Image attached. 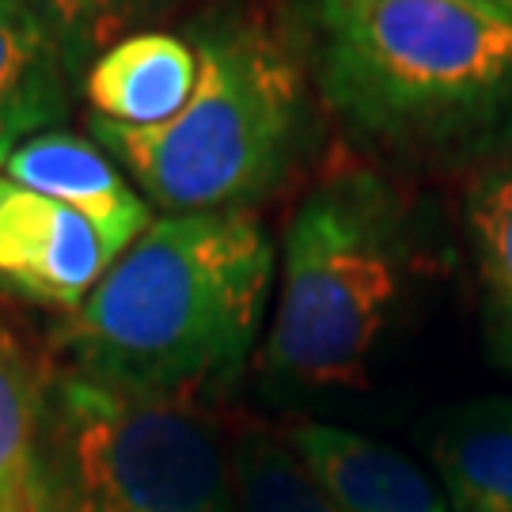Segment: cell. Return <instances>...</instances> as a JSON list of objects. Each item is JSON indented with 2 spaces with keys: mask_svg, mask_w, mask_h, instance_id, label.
<instances>
[{
  "mask_svg": "<svg viewBox=\"0 0 512 512\" xmlns=\"http://www.w3.org/2000/svg\"><path fill=\"white\" fill-rule=\"evenodd\" d=\"M274 285V243L251 209L164 213L73 311L76 372L107 387L198 399L247 365Z\"/></svg>",
  "mask_w": 512,
  "mask_h": 512,
  "instance_id": "obj_1",
  "label": "cell"
},
{
  "mask_svg": "<svg viewBox=\"0 0 512 512\" xmlns=\"http://www.w3.org/2000/svg\"><path fill=\"white\" fill-rule=\"evenodd\" d=\"M186 38L198 84L186 107L152 129L92 118V141L164 213H236L266 198L308 133L304 69L262 19L209 12Z\"/></svg>",
  "mask_w": 512,
  "mask_h": 512,
  "instance_id": "obj_2",
  "label": "cell"
},
{
  "mask_svg": "<svg viewBox=\"0 0 512 512\" xmlns=\"http://www.w3.org/2000/svg\"><path fill=\"white\" fill-rule=\"evenodd\" d=\"M27 512H239L232 448L194 399L73 368L42 391Z\"/></svg>",
  "mask_w": 512,
  "mask_h": 512,
  "instance_id": "obj_3",
  "label": "cell"
},
{
  "mask_svg": "<svg viewBox=\"0 0 512 512\" xmlns=\"http://www.w3.org/2000/svg\"><path fill=\"white\" fill-rule=\"evenodd\" d=\"M315 84L338 114L410 133L512 95V19L471 0H311Z\"/></svg>",
  "mask_w": 512,
  "mask_h": 512,
  "instance_id": "obj_4",
  "label": "cell"
},
{
  "mask_svg": "<svg viewBox=\"0 0 512 512\" xmlns=\"http://www.w3.org/2000/svg\"><path fill=\"white\" fill-rule=\"evenodd\" d=\"M403 285L395 198L372 171H342L296 205L281 247L266 365L300 387L365 384Z\"/></svg>",
  "mask_w": 512,
  "mask_h": 512,
  "instance_id": "obj_5",
  "label": "cell"
},
{
  "mask_svg": "<svg viewBox=\"0 0 512 512\" xmlns=\"http://www.w3.org/2000/svg\"><path fill=\"white\" fill-rule=\"evenodd\" d=\"M92 220L0 175V285L31 304L76 311L114 262Z\"/></svg>",
  "mask_w": 512,
  "mask_h": 512,
  "instance_id": "obj_6",
  "label": "cell"
},
{
  "mask_svg": "<svg viewBox=\"0 0 512 512\" xmlns=\"http://www.w3.org/2000/svg\"><path fill=\"white\" fill-rule=\"evenodd\" d=\"M0 175L92 220L99 236L114 247V255H122L156 220L137 186L122 175V167L92 137L69 129H46L23 141L0 164Z\"/></svg>",
  "mask_w": 512,
  "mask_h": 512,
  "instance_id": "obj_7",
  "label": "cell"
},
{
  "mask_svg": "<svg viewBox=\"0 0 512 512\" xmlns=\"http://www.w3.org/2000/svg\"><path fill=\"white\" fill-rule=\"evenodd\" d=\"M285 440L342 512H448L433 478L380 440L323 421H300Z\"/></svg>",
  "mask_w": 512,
  "mask_h": 512,
  "instance_id": "obj_8",
  "label": "cell"
},
{
  "mask_svg": "<svg viewBox=\"0 0 512 512\" xmlns=\"http://www.w3.org/2000/svg\"><path fill=\"white\" fill-rule=\"evenodd\" d=\"M198 84V50L186 35L141 31L95 57L84 73L92 118L152 129L171 122Z\"/></svg>",
  "mask_w": 512,
  "mask_h": 512,
  "instance_id": "obj_9",
  "label": "cell"
},
{
  "mask_svg": "<svg viewBox=\"0 0 512 512\" xmlns=\"http://www.w3.org/2000/svg\"><path fill=\"white\" fill-rule=\"evenodd\" d=\"M73 76L23 0H0V164L69 114Z\"/></svg>",
  "mask_w": 512,
  "mask_h": 512,
  "instance_id": "obj_10",
  "label": "cell"
},
{
  "mask_svg": "<svg viewBox=\"0 0 512 512\" xmlns=\"http://www.w3.org/2000/svg\"><path fill=\"white\" fill-rule=\"evenodd\" d=\"M433 459L459 512H512V399L456 406L433 437Z\"/></svg>",
  "mask_w": 512,
  "mask_h": 512,
  "instance_id": "obj_11",
  "label": "cell"
},
{
  "mask_svg": "<svg viewBox=\"0 0 512 512\" xmlns=\"http://www.w3.org/2000/svg\"><path fill=\"white\" fill-rule=\"evenodd\" d=\"M232 494L239 512H342L274 429H243L236 437Z\"/></svg>",
  "mask_w": 512,
  "mask_h": 512,
  "instance_id": "obj_12",
  "label": "cell"
},
{
  "mask_svg": "<svg viewBox=\"0 0 512 512\" xmlns=\"http://www.w3.org/2000/svg\"><path fill=\"white\" fill-rule=\"evenodd\" d=\"M42 23L73 80H84L88 65L114 42L148 31V23L175 0H23Z\"/></svg>",
  "mask_w": 512,
  "mask_h": 512,
  "instance_id": "obj_13",
  "label": "cell"
},
{
  "mask_svg": "<svg viewBox=\"0 0 512 512\" xmlns=\"http://www.w3.org/2000/svg\"><path fill=\"white\" fill-rule=\"evenodd\" d=\"M42 391L27 357L0 334V512H27Z\"/></svg>",
  "mask_w": 512,
  "mask_h": 512,
  "instance_id": "obj_14",
  "label": "cell"
},
{
  "mask_svg": "<svg viewBox=\"0 0 512 512\" xmlns=\"http://www.w3.org/2000/svg\"><path fill=\"white\" fill-rule=\"evenodd\" d=\"M478 266L490 293L497 334L512 353V171L482 186L471 202Z\"/></svg>",
  "mask_w": 512,
  "mask_h": 512,
  "instance_id": "obj_15",
  "label": "cell"
},
{
  "mask_svg": "<svg viewBox=\"0 0 512 512\" xmlns=\"http://www.w3.org/2000/svg\"><path fill=\"white\" fill-rule=\"evenodd\" d=\"M478 8H486V12H497V16L512 19V0H471Z\"/></svg>",
  "mask_w": 512,
  "mask_h": 512,
  "instance_id": "obj_16",
  "label": "cell"
}]
</instances>
